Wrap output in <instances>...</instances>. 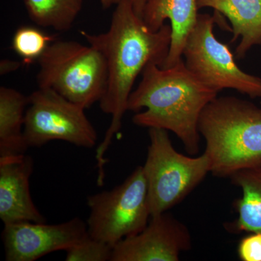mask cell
<instances>
[{
    "label": "cell",
    "instance_id": "obj_1",
    "mask_svg": "<svg viewBox=\"0 0 261 261\" xmlns=\"http://www.w3.org/2000/svg\"><path fill=\"white\" fill-rule=\"evenodd\" d=\"M80 33L89 45L102 53L107 65V88L99 103L101 111L111 116V122L96 150L97 184L103 185L104 155L115 135L121 129L136 79L149 63L161 66L169 51L172 30L168 24H164L158 32L149 30L136 14L130 0H122L116 5L107 32Z\"/></svg>",
    "mask_w": 261,
    "mask_h": 261
},
{
    "label": "cell",
    "instance_id": "obj_2",
    "mask_svg": "<svg viewBox=\"0 0 261 261\" xmlns=\"http://www.w3.org/2000/svg\"><path fill=\"white\" fill-rule=\"evenodd\" d=\"M128 99V111L147 110L134 116V123L171 130L181 141L187 153L198 154L201 113L219 92L197 80L183 59L169 68L149 63Z\"/></svg>",
    "mask_w": 261,
    "mask_h": 261
},
{
    "label": "cell",
    "instance_id": "obj_3",
    "mask_svg": "<svg viewBox=\"0 0 261 261\" xmlns=\"http://www.w3.org/2000/svg\"><path fill=\"white\" fill-rule=\"evenodd\" d=\"M199 132L211 173L229 178L247 168L261 167V108L235 97H217L204 108Z\"/></svg>",
    "mask_w": 261,
    "mask_h": 261
},
{
    "label": "cell",
    "instance_id": "obj_4",
    "mask_svg": "<svg viewBox=\"0 0 261 261\" xmlns=\"http://www.w3.org/2000/svg\"><path fill=\"white\" fill-rule=\"evenodd\" d=\"M38 87L49 89L88 109L102 99L108 70L102 53L75 41H56L38 61Z\"/></svg>",
    "mask_w": 261,
    "mask_h": 261
},
{
    "label": "cell",
    "instance_id": "obj_5",
    "mask_svg": "<svg viewBox=\"0 0 261 261\" xmlns=\"http://www.w3.org/2000/svg\"><path fill=\"white\" fill-rule=\"evenodd\" d=\"M150 143L142 166L151 216L167 212L181 202L211 172L205 153L192 158L178 152L168 130L149 128Z\"/></svg>",
    "mask_w": 261,
    "mask_h": 261
},
{
    "label": "cell",
    "instance_id": "obj_6",
    "mask_svg": "<svg viewBox=\"0 0 261 261\" xmlns=\"http://www.w3.org/2000/svg\"><path fill=\"white\" fill-rule=\"evenodd\" d=\"M89 236L114 247L141 232L151 218L147 181L138 166L121 185L87 197Z\"/></svg>",
    "mask_w": 261,
    "mask_h": 261
},
{
    "label": "cell",
    "instance_id": "obj_7",
    "mask_svg": "<svg viewBox=\"0 0 261 261\" xmlns=\"http://www.w3.org/2000/svg\"><path fill=\"white\" fill-rule=\"evenodd\" d=\"M214 15L199 14L197 23L187 39L182 56L187 69L197 80L221 92L234 89L252 99L261 97V78L239 68L228 45L215 37Z\"/></svg>",
    "mask_w": 261,
    "mask_h": 261
},
{
    "label": "cell",
    "instance_id": "obj_8",
    "mask_svg": "<svg viewBox=\"0 0 261 261\" xmlns=\"http://www.w3.org/2000/svg\"><path fill=\"white\" fill-rule=\"evenodd\" d=\"M23 136L29 147L54 140L84 148L96 145L97 134L85 109L49 89L39 88L29 96Z\"/></svg>",
    "mask_w": 261,
    "mask_h": 261
},
{
    "label": "cell",
    "instance_id": "obj_9",
    "mask_svg": "<svg viewBox=\"0 0 261 261\" xmlns=\"http://www.w3.org/2000/svg\"><path fill=\"white\" fill-rule=\"evenodd\" d=\"M87 224L75 217L58 224L23 222L4 224L2 238L7 261H34L67 250L88 236Z\"/></svg>",
    "mask_w": 261,
    "mask_h": 261
},
{
    "label": "cell",
    "instance_id": "obj_10",
    "mask_svg": "<svg viewBox=\"0 0 261 261\" xmlns=\"http://www.w3.org/2000/svg\"><path fill=\"white\" fill-rule=\"evenodd\" d=\"M191 247L187 226L165 212L151 216L141 232L115 245L111 261H178Z\"/></svg>",
    "mask_w": 261,
    "mask_h": 261
},
{
    "label": "cell",
    "instance_id": "obj_11",
    "mask_svg": "<svg viewBox=\"0 0 261 261\" xmlns=\"http://www.w3.org/2000/svg\"><path fill=\"white\" fill-rule=\"evenodd\" d=\"M34 161L27 154L0 157V219L3 224L46 223L33 202L29 179Z\"/></svg>",
    "mask_w": 261,
    "mask_h": 261
},
{
    "label": "cell",
    "instance_id": "obj_12",
    "mask_svg": "<svg viewBox=\"0 0 261 261\" xmlns=\"http://www.w3.org/2000/svg\"><path fill=\"white\" fill-rule=\"evenodd\" d=\"M197 0H147L142 19L147 28L158 32L165 20L171 22L169 51L160 68H169L182 59L187 39L195 28L199 13Z\"/></svg>",
    "mask_w": 261,
    "mask_h": 261
},
{
    "label": "cell",
    "instance_id": "obj_13",
    "mask_svg": "<svg viewBox=\"0 0 261 261\" xmlns=\"http://www.w3.org/2000/svg\"><path fill=\"white\" fill-rule=\"evenodd\" d=\"M198 9L212 8L224 15L232 25L231 43L241 38L235 50L243 59L254 46L261 45V0H197Z\"/></svg>",
    "mask_w": 261,
    "mask_h": 261
},
{
    "label": "cell",
    "instance_id": "obj_14",
    "mask_svg": "<svg viewBox=\"0 0 261 261\" xmlns=\"http://www.w3.org/2000/svg\"><path fill=\"white\" fill-rule=\"evenodd\" d=\"M229 178L241 189L242 197L233 202L238 218L225 225L226 229L231 233H261V167L240 170Z\"/></svg>",
    "mask_w": 261,
    "mask_h": 261
},
{
    "label": "cell",
    "instance_id": "obj_15",
    "mask_svg": "<svg viewBox=\"0 0 261 261\" xmlns=\"http://www.w3.org/2000/svg\"><path fill=\"white\" fill-rule=\"evenodd\" d=\"M29 96L16 89L0 87V157L25 154L23 136Z\"/></svg>",
    "mask_w": 261,
    "mask_h": 261
},
{
    "label": "cell",
    "instance_id": "obj_16",
    "mask_svg": "<svg viewBox=\"0 0 261 261\" xmlns=\"http://www.w3.org/2000/svg\"><path fill=\"white\" fill-rule=\"evenodd\" d=\"M29 18L39 27L68 32L82 11L84 0H23Z\"/></svg>",
    "mask_w": 261,
    "mask_h": 261
},
{
    "label": "cell",
    "instance_id": "obj_17",
    "mask_svg": "<svg viewBox=\"0 0 261 261\" xmlns=\"http://www.w3.org/2000/svg\"><path fill=\"white\" fill-rule=\"evenodd\" d=\"M50 37L34 27H20L15 32L12 47L25 63L39 61L51 44Z\"/></svg>",
    "mask_w": 261,
    "mask_h": 261
},
{
    "label": "cell",
    "instance_id": "obj_18",
    "mask_svg": "<svg viewBox=\"0 0 261 261\" xmlns=\"http://www.w3.org/2000/svg\"><path fill=\"white\" fill-rule=\"evenodd\" d=\"M113 247L109 244L86 237L80 243L67 250L66 261H107L112 257Z\"/></svg>",
    "mask_w": 261,
    "mask_h": 261
},
{
    "label": "cell",
    "instance_id": "obj_19",
    "mask_svg": "<svg viewBox=\"0 0 261 261\" xmlns=\"http://www.w3.org/2000/svg\"><path fill=\"white\" fill-rule=\"evenodd\" d=\"M238 253L243 261H261V233L252 232L242 239Z\"/></svg>",
    "mask_w": 261,
    "mask_h": 261
},
{
    "label": "cell",
    "instance_id": "obj_20",
    "mask_svg": "<svg viewBox=\"0 0 261 261\" xmlns=\"http://www.w3.org/2000/svg\"><path fill=\"white\" fill-rule=\"evenodd\" d=\"M21 66V63L18 61L4 59L0 62V74L5 75L12 72L16 71Z\"/></svg>",
    "mask_w": 261,
    "mask_h": 261
},
{
    "label": "cell",
    "instance_id": "obj_21",
    "mask_svg": "<svg viewBox=\"0 0 261 261\" xmlns=\"http://www.w3.org/2000/svg\"><path fill=\"white\" fill-rule=\"evenodd\" d=\"M130 1L132 5H133L136 14L142 18L147 0H130Z\"/></svg>",
    "mask_w": 261,
    "mask_h": 261
},
{
    "label": "cell",
    "instance_id": "obj_22",
    "mask_svg": "<svg viewBox=\"0 0 261 261\" xmlns=\"http://www.w3.org/2000/svg\"><path fill=\"white\" fill-rule=\"evenodd\" d=\"M121 1L122 0H100V3L103 9H109L111 7L118 5Z\"/></svg>",
    "mask_w": 261,
    "mask_h": 261
}]
</instances>
